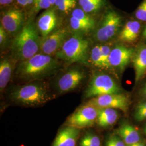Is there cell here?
<instances>
[{
    "label": "cell",
    "instance_id": "cell-1",
    "mask_svg": "<svg viewBox=\"0 0 146 146\" xmlns=\"http://www.w3.org/2000/svg\"><path fill=\"white\" fill-rule=\"evenodd\" d=\"M58 68V62L51 56L37 54L19 63L16 70V76L23 82L41 81L54 74Z\"/></svg>",
    "mask_w": 146,
    "mask_h": 146
},
{
    "label": "cell",
    "instance_id": "cell-2",
    "mask_svg": "<svg viewBox=\"0 0 146 146\" xmlns=\"http://www.w3.org/2000/svg\"><path fill=\"white\" fill-rule=\"evenodd\" d=\"M10 96L14 102L27 107L42 106L52 99L45 84L31 82L16 87Z\"/></svg>",
    "mask_w": 146,
    "mask_h": 146
},
{
    "label": "cell",
    "instance_id": "cell-3",
    "mask_svg": "<svg viewBox=\"0 0 146 146\" xmlns=\"http://www.w3.org/2000/svg\"><path fill=\"white\" fill-rule=\"evenodd\" d=\"M41 45L36 28L33 24L27 23L14 39L12 49L15 57L23 61L37 54Z\"/></svg>",
    "mask_w": 146,
    "mask_h": 146
},
{
    "label": "cell",
    "instance_id": "cell-4",
    "mask_svg": "<svg viewBox=\"0 0 146 146\" xmlns=\"http://www.w3.org/2000/svg\"><path fill=\"white\" fill-rule=\"evenodd\" d=\"M89 43L84 37L74 35L67 40L56 54V57L66 62L86 63Z\"/></svg>",
    "mask_w": 146,
    "mask_h": 146
},
{
    "label": "cell",
    "instance_id": "cell-5",
    "mask_svg": "<svg viewBox=\"0 0 146 146\" xmlns=\"http://www.w3.org/2000/svg\"><path fill=\"white\" fill-rule=\"evenodd\" d=\"M120 87L110 76L104 73L94 74L84 92L86 98H93L106 94L120 93Z\"/></svg>",
    "mask_w": 146,
    "mask_h": 146
},
{
    "label": "cell",
    "instance_id": "cell-6",
    "mask_svg": "<svg viewBox=\"0 0 146 146\" xmlns=\"http://www.w3.org/2000/svg\"><path fill=\"white\" fill-rule=\"evenodd\" d=\"M98 111L93 106L84 104L80 106L68 117L66 124L79 129L90 127L96 122Z\"/></svg>",
    "mask_w": 146,
    "mask_h": 146
},
{
    "label": "cell",
    "instance_id": "cell-7",
    "mask_svg": "<svg viewBox=\"0 0 146 146\" xmlns=\"http://www.w3.org/2000/svg\"><path fill=\"white\" fill-rule=\"evenodd\" d=\"M122 18L114 11H109L104 16L102 22L95 33V38L101 42L109 41L119 31Z\"/></svg>",
    "mask_w": 146,
    "mask_h": 146
},
{
    "label": "cell",
    "instance_id": "cell-8",
    "mask_svg": "<svg viewBox=\"0 0 146 146\" xmlns=\"http://www.w3.org/2000/svg\"><path fill=\"white\" fill-rule=\"evenodd\" d=\"M85 104L93 106L97 109H120L125 112L129 108V100L124 94H106L91 98Z\"/></svg>",
    "mask_w": 146,
    "mask_h": 146
},
{
    "label": "cell",
    "instance_id": "cell-9",
    "mask_svg": "<svg viewBox=\"0 0 146 146\" xmlns=\"http://www.w3.org/2000/svg\"><path fill=\"white\" fill-rule=\"evenodd\" d=\"M134 49L123 45H117L112 49L110 56V68L122 73L131 62Z\"/></svg>",
    "mask_w": 146,
    "mask_h": 146
},
{
    "label": "cell",
    "instance_id": "cell-10",
    "mask_svg": "<svg viewBox=\"0 0 146 146\" xmlns=\"http://www.w3.org/2000/svg\"><path fill=\"white\" fill-rule=\"evenodd\" d=\"M85 73L78 69H72L58 79L56 87L60 93L70 92L76 88L85 78Z\"/></svg>",
    "mask_w": 146,
    "mask_h": 146
},
{
    "label": "cell",
    "instance_id": "cell-11",
    "mask_svg": "<svg viewBox=\"0 0 146 146\" xmlns=\"http://www.w3.org/2000/svg\"><path fill=\"white\" fill-rule=\"evenodd\" d=\"M67 34L65 29H60L44 38L41 42L40 49L42 54L49 56L56 54L66 41Z\"/></svg>",
    "mask_w": 146,
    "mask_h": 146
},
{
    "label": "cell",
    "instance_id": "cell-12",
    "mask_svg": "<svg viewBox=\"0 0 146 146\" xmlns=\"http://www.w3.org/2000/svg\"><path fill=\"white\" fill-rule=\"evenodd\" d=\"M24 15L22 11L17 9L7 11L1 19L2 26L5 31L13 34L21 29L24 22Z\"/></svg>",
    "mask_w": 146,
    "mask_h": 146
},
{
    "label": "cell",
    "instance_id": "cell-13",
    "mask_svg": "<svg viewBox=\"0 0 146 146\" xmlns=\"http://www.w3.org/2000/svg\"><path fill=\"white\" fill-rule=\"evenodd\" d=\"M131 61L135 70L136 84L146 75V44H141L136 48Z\"/></svg>",
    "mask_w": 146,
    "mask_h": 146
},
{
    "label": "cell",
    "instance_id": "cell-14",
    "mask_svg": "<svg viewBox=\"0 0 146 146\" xmlns=\"http://www.w3.org/2000/svg\"><path fill=\"white\" fill-rule=\"evenodd\" d=\"M80 129L67 126L58 133L52 146H75Z\"/></svg>",
    "mask_w": 146,
    "mask_h": 146
},
{
    "label": "cell",
    "instance_id": "cell-15",
    "mask_svg": "<svg viewBox=\"0 0 146 146\" xmlns=\"http://www.w3.org/2000/svg\"><path fill=\"white\" fill-rule=\"evenodd\" d=\"M141 24L137 20H129L127 22L120 32L119 39L122 42L131 43L135 42L140 35Z\"/></svg>",
    "mask_w": 146,
    "mask_h": 146
},
{
    "label": "cell",
    "instance_id": "cell-16",
    "mask_svg": "<svg viewBox=\"0 0 146 146\" xmlns=\"http://www.w3.org/2000/svg\"><path fill=\"white\" fill-rule=\"evenodd\" d=\"M57 18L55 11L49 9L44 12L38 20V27L44 38L49 35L55 28Z\"/></svg>",
    "mask_w": 146,
    "mask_h": 146
},
{
    "label": "cell",
    "instance_id": "cell-17",
    "mask_svg": "<svg viewBox=\"0 0 146 146\" xmlns=\"http://www.w3.org/2000/svg\"><path fill=\"white\" fill-rule=\"evenodd\" d=\"M117 134L127 146L135 144L140 141L138 131L129 123H123L117 130Z\"/></svg>",
    "mask_w": 146,
    "mask_h": 146
},
{
    "label": "cell",
    "instance_id": "cell-18",
    "mask_svg": "<svg viewBox=\"0 0 146 146\" xmlns=\"http://www.w3.org/2000/svg\"><path fill=\"white\" fill-rule=\"evenodd\" d=\"M96 123L101 127H107L113 125L117 121L119 115L117 111L113 108L98 109Z\"/></svg>",
    "mask_w": 146,
    "mask_h": 146
},
{
    "label": "cell",
    "instance_id": "cell-19",
    "mask_svg": "<svg viewBox=\"0 0 146 146\" xmlns=\"http://www.w3.org/2000/svg\"><path fill=\"white\" fill-rule=\"evenodd\" d=\"M13 70V64L11 61L5 58L0 62V90L2 93L11 80Z\"/></svg>",
    "mask_w": 146,
    "mask_h": 146
},
{
    "label": "cell",
    "instance_id": "cell-20",
    "mask_svg": "<svg viewBox=\"0 0 146 146\" xmlns=\"http://www.w3.org/2000/svg\"><path fill=\"white\" fill-rule=\"evenodd\" d=\"M70 25L75 31H88L95 26V22H87L72 17L70 19Z\"/></svg>",
    "mask_w": 146,
    "mask_h": 146
},
{
    "label": "cell",
    "instance_id": "cell-21",
    "mask_svg": "<svg viewBox=\"0 0 146 146\" xmlns=\"http://www.w3.org/2000/svg\"><path fill=\"white\" fill-rule=\"evenodd\" d=\"M100 138L95 134L88 133L81 138L79 146H100Z\"/></svg>",
    "mask_w": 146,
    "mask_h": 146
},
{
    "label": "cell",
    "instance_id": "cell-22",
    "mask_svg": "<svg viewBox=\"0 0 146 146\" xmlns=\"http://www.w3.org/2000/svg\"><path fill=\"white\" fill-rule=\"evenodd\" d=\"M90 60L95 66L103 68L100 45H96L92 48L90 53Z\"/></svg>",
    "mask_w": 146,
    "mask_h": 146
},
{
    "label": "cell",
    "instance_id": "cell-23",
    "mask_svg": "<svg viewBox=\"0 0 146 146\" xmlns=\"http://www.w3.org/2000/svg\"><path fill=\"white\" fill-rule=\"evenodd\" d=\"M100 48L102 55L103 68H110V56L112 48L110 46L106 44L100 45Z\"/></svg>",
    "mask_w": 146,
    "mask_h": 146
},
{
    "label": "cell",
    "instance_id": "cell-24",
    "mask_svg": "<svg viewBox=\"0 0 146 146\" xmlns=\"http://www.w3.org/2000/svg\"><path fill=\"white\" fill-rule=\"evenodd\" d=\"M134 117L136 121L141 122L146 119V101L140 103L136 107Z\"/></svg>",
    "mask_w": 146,
    "mask_h": 146
},
{
    "label": "cell",
    "instance_id": "cell-25",
    "mask_svg": "<svg viewBox=\"0 0 146 146\" xmlns=\"http://www.w3.org/2000/svg\"><path fill=\"white\" fill-rule=\"evenodd\" d=\"M104 4L103 0H95L94 1L82 7V9L86 13L98 11Z\"/></svg>",
    "mask_w": 146,
    "mask_h": 146
},
{
    "label": "cell",
    "instance_id": "cell-26",
    "mask_svg": "<svg viewBox=\"0 0 146 146\" xmlns=\"http://www.w3.org/2000/svg\"><path fill=\"white\" fill-rule=\"evenodd\" d=\"M72 17L87 22H95L94 20L82 9H76L72 12Z\"/></svg>",
    "mask_w": 146,
    "mask_h": 146
},
{
    "label": "cell",
    "instance_id": "cell-27",
    "mask_svg": "<svg viewBox=\"0 0 146 146\" xmlns=\"http://www.w3.org/2000/svg\"><path fill=\"white\" fill-rule=\"evenodd\" d=\"M136 18L141 22H146V0H143L135 13Z\"/></svg>",
    "mask_w": 146,
    "mask_h": 146
},
{
    "label": "cell",
    "instance_id": "cell-28",
    "mask_svg": "<svg viewBox=\"0 0 146 146\" xmlns=\"http://www.w3.org/2000/svg\"><path fill=\"white\" fill-rule=\"evenodd\" d=\"M122 139L117 135L110 136L106 142V146H125Z\"/></svg>",
    "mask_w": 146,
    "mask_h": 146
},
{
    "label": "cell",
    "instance_id": "cell-29",
    "mask_svg": "<svg viewBox=\"0 0 146 146\" xmlns=\"http://www.w3.org/2000/svg\"><path fill=\"white\" fill-rule=\"evenodd\" d=\"M34 3L36 11L46 9L52 6L49 0H34Z\"/></svg>",
    "mask_w": 146,
    "mask_h": 146
},
{
    "label": "cell",
    "instance_id": "cell-30",
    "mask_svg": "<svg viewBox=\"0 0 146 146\" xmlns=\"http://www.w3.org/2000/svg\"><path fill=\"white\" fill-rule=\"evenodd\" d=\"M76 4V2L75 0H72L70 1L66 2L62 5L58 7V10L62 11H70L74 8Z\"/></svg>",
    "mask_w": 146,
    "mask_h": 146
},
{
    "label": "cell",
    "instance_id": "cell-31",
    "mask_svg": "<svg viewBox=\"0 0 146 146\" xmlns=\"http://www.w3.org/2000/svg\"><path fill=\"white\" fill-rule=\"evenodd\" d=\"M6 33H5V29L3 28L2 25H1L0 26V44L2 46V44H3L4 42L5 41L6 39Z\"/></svg>",
    "mask_w": 146,
    "mask_h": 146
},
{
    "label": "cell",
    "instance_id": "cell-32",
    "mask_svg": "<svg viewBox=\"0 0 146 146\" xmlns=\"http://www.w3.org/2000/svg\"><path fill=\"white\" fill-rule=\"evenodd\" d=\"M18 3L22 6H26L31 5L34 2V0H17Z\"/></svg>",
    "mask_w": 146,
    "mask_h": 146
},
{
    "label": "cell",
    "instance_id": "cell-33",
    "mask_svg": "<svg viewBox=\"0 0 146 146\" xmlns=\"http://www.w3.org/2000/svg\"><path fill=\"white\" fill-rule=\"evenodd\" d=\"M93 1L94 0H78V3L81 7H82L83 5H87Z\"/></svg>",
    "mask_w": 146,
    "mask_h": 146
},
{
    "label": "cell",
    "instance_id": "cell-34",
    "mask_svg": "<svg viewBox=\"0 0 146 146\" xmlns=\"http://www.w3.org/2000/svg\"><path fill=\"white\" fill-rule=\"evenodd\" d=\"M70 1H72V0H55V5L58 7L59 5H62L63 3H64L66 2Z\"/></svg>",
    "mask_w": 146,
    "mask_h": 146
},
{
    "label": "cell",
    "instance_id": "cell-35",
    "mask_svg": "<svg viewBox=\"0 0 146 146\" xmlns=\"http://www.w3.org/2000/svg\"><path fill=\"white\" fill-rule=\"evenodd\" d=\"M13 0H0V4L1 5H9L12 2Z\"/></svg>",
    "mask_w": 146,
    "mask_h": 146
},
{
    "label": "cell",
    "instance_id": "cell-36",
    "mask_svg": "<svg viewBox=\"0 0 146 146\" xmlns=\"http://www.w3.org/2000/svg\"><path fill=\"white\" fill-rule=\"evenodd\" d=\"M141 93H142V96L146 98V84H145V85L143 86V88L142 89Z\"/></svg>",
    "mask_w": 146,
    "mask_h": 146
},
{
    "label": "cell",
    "instance_id": "cell-37",
    "mask_svg": "<svg viewBox=\"0 0 146 146\" xmlns=\"http://www.w3.org/2000/svg\"><path fill=\"white\" fill-rule=\"evenodd\" d=\"M134 145L135 146H146L145 143H143V142H141V141H140L137 143H136L134 144Z\"/></svg>",
    "mask_w": 146,
    "mask_h": 146
},
{
    "label": "cell",
    "instance_id": "cell-38",
    "mask_svg": "<svg viewBox=\"0 0 146 146\" xmlns=\"http://www.w3.org/2000/svg\"><path fill=\"white\" fill-rule=\"evenodd\" d=\"M142 35H143V37L144 40L146 41V27L143 30V33H142Z\"/></svg>",
    "mask_w": 146,
    "mask_h": 146
},
{
    "label": "cell",
    "instance_id": "cell-39",
    "mask_svg": "<svg viewBox=\"0 0 146 146\" xmlns=\"http://www.w3.org/2000/svg\"><path fill=\"white\" fill-rule=\"evenodd\" d=\"M51 5H55V0H49Z\"/></svg>",
    "mask_w": 146,
    "mask_h": 146
},
{
    "label": "cell",
    "instance_id": "cell-40",
    "mask_svg": "<svg viewBox=\"0 0 146 146\" xmlns=\"http://www.w3.org/2000/svg\"><path fill=\"white\" fill-rule=\"evenodd\" d=\"M144 132H145V133L146 134V125L145 128V129H144Z\"/></svg>",
    "mask_w": 146,
    "mask_h": 146
},
{
    "label": "cell",
    "instance_id": "cell-41",
    "mask_svg": "<svg viewBox=\"0 0 146 146\" xmlns=\"http://www.w3.org/2000/svg\"><path fill=\"white\" fill-rule=\"evenodd\" d=\"M135 146V145H134V144H133V145H128V146Z\"/></svg>",
    "mask_w": 146,
    "mask_h": 146
}]
</instances>
